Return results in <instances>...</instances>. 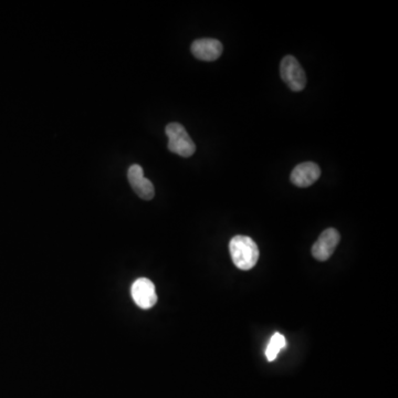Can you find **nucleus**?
<instances>
[{"instance_id":"1","label":"nucleus","mask_w":398,"mask_h":398,"mask_svg":"<svg viewBox=\"0 0 398 398\" xmlns=\"http://www.w3.org/2000/svg\"><path fill=\"white\" fill-rule=\"evenodd\" d=\"M230 255L238 269H253L259 259L258 246L247 235H235L229 244Z\"/></svg>"},{"instance_id":"2","label":"nucleus","mask_w":398,"mask_h":398,"mask_svg":"<svg viewBox=\"0 0 398 398\" xmlns=\"http://www.w3.org/2000/svg\"><path fill=\"white\" fill-rule=\"evenodd\" d=\"M169 138V149L182 157H191L196 151V145L188 135L185 127L180 123H169L165 129Z\"/></svg>"},{"instance_id":"3","label":"nucleus","mask_w":398,"mask_h":398,"mask_svg":"<svg viewBox=\"0 0 398 398\" xmlns=\"http://www.w3.org/2000/svg\"><path fill=\"white\" fill-rule=\"evenodd\" d=\"M281 78L295 92L302 91L306 85V72L293 56H284L280 65Z\"/></svg>"},{"instance_id":"4","label":"nucleus","mask_w":398,"mask_h":398,"mask_svg":"<svg viewBox=\"0 0 398 398\" xmlns=\"http://www.w3.org/2000/svg\"><path fill=\"white\" fill-rule=\"evenodd\" d=\"M131 295L138 308L149 310L156 304L157 295L154 284L146 277L135 280L131 288Z\"/></svg>"},{"instance_id":"5","label":"nucleus","mask_w":398,"mask_h":398,"mask_svg":"<svg viewBox=\"0 0 398 398\" xmlns=\"http://www.w3.org/2000/svg\"><path fill=\"white\" fill-rule=\"evenodd\" d=\"M339 231L334 228H328L321 233L315 244L312 247V255L319 261H326L332 255L339 244Z\"/></svg>"},{"instance_id":"6","label":"nucleus","mask_w":398,"mask_h":398,"mask_svg":"<svg viewBox=\"0 0 398 398\" xmlns=\"http://www.w3.org/2000/svg\"><path fill=\"white\" fill-rule=\"evenodd\" d=\"M129 185L140 198L151 200L155 196V188L153 182L144 176L143 169L138 164L129 166L127 171Z\"/></svg>"},{"instance_id":"7","label":"nucleus","mask_w":398,"mask_h":398,"mask_svg":"<svg viewBox=\"0 0 398 398\" xmlns=\"http://www.w3.org/2000/svg\"><path fill=\"white\" fill-rule=\"evenodd\" d=\"M191 54L195 58L202 61H215L222 54V45L220 41L211 38L198 39L193 41L191 47Z\"/></svg>"},{"instance_id":"8","label":"nucleus","mask_w":398,"mask_h":398,"mask_svg":"<svg viewBox=\"0 0 398 398\" xmlns=\"http://www.w3.org/2000/svg\"><path fill=\"white\" fill-rule=\"evenodd\" d=\"M320 175L321 169L317 164L306 162V163L299 164L297 167H295V169L292 171L290 180L292 184L297 187H308L319 180Z\"/></svg>"},{"instance_id":"9","label":"nucleus","mask_w":398,"mask_h":398,"mask_svg":"<svg viewBox=\"0 0 398 398\" xmlns=\"http://www.w3.org/2000/svg\"><path fill=\"white\" fill-rule=\"evenodd\" d=\"M286 337L280 333L273 334V337L270 339L269 344L266 346V356L269 362L275 361L277 354L280 353L282 348H286Z\"/></svg>"}]
</instances>
